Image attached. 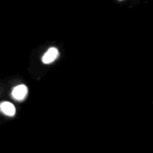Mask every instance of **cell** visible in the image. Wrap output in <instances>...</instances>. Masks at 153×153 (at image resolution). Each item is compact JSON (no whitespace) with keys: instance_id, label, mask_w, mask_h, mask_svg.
I'll return each instance as SVG.
<instances>
[{"instance_id":"1","label":"cell","mask_w":153,"mask_h":153,"mask_svg":"<svg viewBox=\"0 0 153 153\" xmlns=\"http://www.w3.org/2000/svg\"><path fill=\"white\" fill-rule=\"evenodd\" d=\"M27 94V88L25 85H18L12 91V97L17 100H23Z\"/></svg>"},{"instance_id":"2","label":"cell","mask_w":153,"mask_h":153,"mask_svg":"<svg viewBox=\"0 0 153 153\" xmlns=\"http://www.w3.org/2000/svg\"><path fill=\"white\" fill-rule=\"evenodd\" d=\"M57 56H59V50H57V48H50V49H48V51L43 55L42 61H43L44 63H51L53 61H55V60L57 59Z\"/></svg>"},{"instance_id":"3","label":"cell","mask_w":153,"mask_h":153,"mask_svg":"<svg viewBox=\"0 0 153 153\" xmlns=\"http://www.w3.org/2000/svg\"><path fill=\"white\" fill-rule=\"evenodd\" d=\"M0 110H1L5 115H7V116H13V115L16 114V108H14V105H13L12 103H10V102H2V103L0 104Z\"/></svg>"}]
</instances>
